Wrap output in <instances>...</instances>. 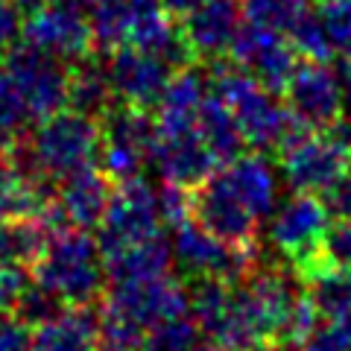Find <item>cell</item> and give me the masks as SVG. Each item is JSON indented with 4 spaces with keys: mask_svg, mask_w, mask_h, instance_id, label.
<instances>
[{
    "mask_svg": "<svg viewBox=\"0 0 351 351\" xmlns=\"http://www.w3.org/2000/svg\"><path fill=\"white\" fill-rule=\"evenodd\" d=\"M64 307H71V304H64L62 295H56L50 287H44V284H38V281H32L27 287V293L21 295L15 316L18 319H24L29 328H38L44 322L56 319Z\"/></svg>",
    "mask_w": 351,
    "mask_h": 351,
    "instance_id": "cell-33",
    "label": "cell"
},
{
    "mask_svg": "<svg viewBox=\"0 0 351 351\" xmlns=\"http://www.w3.org/2000/svg\"><path fill=\"white\" fill-rule=\"evenodd\" d=\"M173 68L164 59L152 56V53L123 44L114 47L112 56L106 62V73L112 82V91L120 103L138 106V108H152L158 106L164 88L173 80Z\"/></svg>",
    "mask_w": 351,
    "mask_h": 351,
    "instance_id": "cell-13",
    "label": "cell"
},
{
    "mask_svg": "<svg viewBox=\"0 0 351 351\" xmlns=\"http://www.w3.org/2000/svg\"><path fill=\"white\" fill-rule=\"evenodd\" d=\"M249 351H276V343H261V346L249 348Z\"/></svg>",
    "mask_w": 351,
    "mask_h": 351,
    "instance_id": "cell-48",
    "label": "cell"
},
{
    "mask_svg": "<svg viewBox=\"0 0 351 351\" xmlns=\"http://www.w3.org/2000/svg\"><path fill=\"white\" fill-rule=\"evenodd\" d=\"M351 167V147L331 129H311L281 152V170L295 193L319 196Z\"/></svg>",
    "mask_w": 351,
    "mask_h": 351,
    "instance_id": "cell-6",
    "label": "cell"
},
{
    "mask_svg": "<svg viewBox=\"0 0 351 351\" xmlns=\"http://www.w3.org/2000/svg\"><path fill=\"white\" fill-rule=\"evenodd\" d=\"M208 82H211V94L234 112L246 147L255 152H284L293 141L311 132V126H304L290 106L278 100V94L267 91L237 62L217 64Z\"/></svg>",
    "mask_w": 351,
    "mask_h": 351,
    "instance_id": "cell-1",
    "label": "cell"
},
{
    "mask_svg": "<svg viewBox=\"0 0 351 351\" xmlns=\"http://www.w3.org/2000/svg\"><path fill=\"white\" fill-rule=\"evenodd\" d=\"M29 284L24 267H0V313H15Z\"/></svg>",
    "mask_w": 351,
    "mask_h": 351,
    "instance_id": "cell-39",
    "label": "cell"
},
{
    "mask_svg": "<svg viewBox=\"0 0 351 351\" xmlns=\"http://www.w3.org/2000/svg\"><path fill=\"white\" fill-rule=\"evenodd\" d=\"M208 88H211L208 76H202L193 68H182L179 73H173V80L167 82L156 106L158 138H176V135L196 132L199 108L208 97Z\"/></svg>",
    "mask_w": 351,
    "mask_h": 351,
    "instance_id": "cell-16",
    "label": "cell"
},
{
    "mask_svg": "<svg viewBox=\"0 0 351 351\" xmlns=\"http://www.w3.org/2000/svg\"><path fill=\"white\" fill-rule=\"evenodd\" d=\"M339 85H343V117L351 120V64L339 71Z\"/></svg>",
    "mask_w": 351,
    "mask_h": 351,
    "instance_id": "cell-45",
    "label": "cell"
},
{
    "mask_svg": "<svg viewBox=\"0 0 351 351\" xmlns=\"http://www.w3.org/2000/svg\"><path fill=\"white\" fill-rule=\"evenodd\" d=\"M50 232L41 219H0V267H36Z\"/></svg>",
    "mask_w": 351,
    "mask_h": 351,
    "instance_id": "cell-26",
    "label": "cell"
},
{
    "mask_svg": "<svg viewBox=\"0 0 351 351\" xmlns=\"http://www.w3.org/2000/svg\"><path fill=\"white\" fill-rule=\"evenodd\" d=\"M199 334L202 328L191 316H179V319L149 328L141 351H199Z\"/></svg>",
    "mask_w": 351,
    "mask_h": 351,
    "instance_id": "cell-31",
    "label": "cell"
},
{
    "mask_svg": "<svg viewBox=\"0 0 351 351\" xmlns=\"http://www.w3.org/2000/svg\"><path fill=\"white\" fill-rule=\"evenodd\" d=\"M290 41H293L295 53H302L307 62H331V56H334L328 32L322 27L319 15H313V12H307L299 24L290 29Z\"/></svg>",
    "mask_w": 351,
    "mask_h": 351,
    "instance_id": "cell-35",
    "label": "cell"
},
{
    "mask_svg": "<svg viewBox=\"0 0 351 351\" xmlns=\"http://www.w3.org/2000/svg\"><path fill=\"white\" fill-rule=\"evenodd\" d=\"M240 15L243 6L237 0H208L191 15H184V36L193 50V56L217 59L232 50V44L240 32Z\"/></svg>",
    "mask_w": 351,
    "mask_h": 351,
    "instance_id": "cell-17",
    "label": "cell"
},
{
    "mask_svg": "<svg viewBox=\"0 0 351 351\" xmlns=\"http://www.w3.org/2000/svg\"><path fill=\"white\" fill-rule=\"evenodd\" d=\"M9 149H12V138L6 132H0V164L9 161Z\"/></svg>",
    "mask_w": 351,
    "mask_h": 351,
    "instance_id": "cell-46",
    "label": "cell"
},
{
    "mask_svg": "<svg viewBox=\"0 0 351 351\" xmlns=\"http://www.w3.org/2000/svg\"><path fill=\"white\" fill-rule=\"evenodd\" d=\"M6 71L18 82L32 117H53L68 108L71 100V71L50 53L36 50L32 44H18L6 56Z\"/></svg>",
    "mask_w": 351,
    "mask_h": 351,
    "instance_id": "cell-7",
    "label": "cell"
},
{
    "mask_svg": "<svg viewBox=\"0 0 351 351\" xmlns=\"http://www.w3.org/2000/svg\"><path fill=\"white\" fill-rule=\"evenodd\" d=\"M132 47H141L158 56L170 64V68H184L191 59H193V50L188 44V36H184L182 27H176L170 15L164 9L149 6L144 12L138 15V21L132 24V32H129V41Z\"/></svg>",
    "mask_w": 351,
    "mask_h": 351,
    "instance_id": "cell-21",
    "label": "cell"
},
{
    "mask_svg": "<svg viewBox=\"0 0 351 351\" xmlns=\"http://www.w3.org/2000/svg\"><path fill=\"white\" fill-rule=\"evenodd\" d=\"M147 328L100 307V351H141Z\"/></svg>",
    "mask_w": 351,
    "mask_h": 351,
    "instance_id": "cell-32",
    "label": "cell"
},
{
    "mask_svg": "<svg viewBox=\"0 0 351 351\" xmlns=\"http://www.w3.org/2000/svg\"><path fill=\"white\" fill-rule=\"evenodd\" d=\"M0 351H32V331L15 313H0Z\"/></svg>",
    "mask_w": 351,
    "mask_h": 351,
    "instance_id": "cell-41",
    "label": "cell"
},
{
    "mask_svg": "<svg viewBox=\"0 0 351 351\" xmlns=\"http://www.w3.org/2000/svg\"><path fill=\"white\" fill-rule=\"evenodd\" d=\"M149 6H156V0H82V9L91 21L94 41L106 50L123 47L129 41L132 24Z\"/></svg>",
    "mask_w": 351,
    "mask_h": 351,
    "instance_id": "cell-24",
    "label": "cell"
},
{
    "mask_svg": "<svg viewBox=\"0 0 351 351\" xmlns=\"http://www.w3.org/2000/svg\"><path fill=\"white\" fill-rule=\"evenodd\" d=\"M158 211H161V223L173 228L184 223V219H191V191L164 182V188L158 191Z\"/></svg>",
    "mask_w": 351,
    "mask_h": 351,
    "instance_id": "cell-38",
    "label": "cell"
},
{
    "mask_svg": "<svg viewBox=\"0 0 351 351\" xmlns=\"http://www.w3.org/2000/svg\"><path fill=\"white\" fill-rule=\"evenodd\" d=\"M24 41L62 62H82L88 59L94 32L80 3L53 0L32 9V15L24 21Z\"/></svg>",
    "mask_w": 351,
    "mask_h": 351,
    "instance_id": "cell-11",
    "label": "cell"
},
{
    "mask_svg": "<svg viewBox=\"0 0 351 351\" xmlns=\"http://www.w3.org/2000/svg\"><path fill=\"white\" fill-rule=\"evenodd\" d=\"M12 3H18L21 9H38L44 0H12Z\"/></svg>",
    "mask_w": 351,
    "mask_h": 351,
    "instance_id": "cell-47",
    "label": "cell"
},
{
    "mask_svg": "<svg viewBox=\"0 0 351 351\" xmlns=\"http://www.w3.org/2000/svg\"><path fill=\"white\" fill-rule=\"evenodd\" d=\"M32 351H100V313L91 304L64 307L56 319L32 328Z\"/></svg>",
    "mask_w": 351,
    "mask_h": 351,
    "instance_id": "cell-20",
    "label": "cell"
},
{
    "mask_svg": "<svg viewBox=\"0 0 351 351\" xmlns=\"http://www.w3.org/2000/svg\"><path fill=\"white\" fill-rule=\"evenodd\" d=\"M32 281L50 287L71 307L94 304L103 299L108 281L100 240L88 234V228H64L50 234L41 258L32 267Z\"/></svg>",
    "mask_w": 351,
    "mask_h": 351,
    "instance_id": "cell-2",
    "label": "cell"
},
{
    "mask_svg": "<svg viewBox=\"0 0 351 351\" xmlns=\"http://www.w3.org/2000/svg\"><path fill=\"white\" fill-rule=\"evenodd\" d=\"M196 132L202 135V141L217 156L219 164H232L234 158L243 156V147H246L243 132H240V126H237L234 112L219 100V97H214V94L205 97V103L199 108Z\"/></svg>",
    "mask_w": 351,
    "mask_h": 351,
    "instance_id": "cell-25",
    "label": "cell"
},
{
    "mask_svg": "<svg viewBox=\"0 0 351 351\" xmlns=\"http://www.w3.org/2000/svg\"><path fill=\"white\" fill-rule=\"evenodd\" d=\"M307 346H313L316 351H351V311L328 316V322L319 325V331Z\"/></svg>",
    "mask_w": 351,
    "mask_h": 351,
    "instance_id": "cell-37",
    "label": "cell"
},
{
    "mask_svg": "<svg viewBox=\"0 0 351 351\" xmlns=\"http://www.w3.org/2000/svg\"><path fill=\"white\" fill-rule=\"evenodd\" d=\"M307 12H311L307 0H243V15L249 24L276 32H290Z\"/></svg>",
    "mask_w": 351,
    "mask_h": 351,
    "instance_id": "cell-30",
    "label": "cell"
},
{
    "mask_svg": "<svg viewBox=\"0 0 351 351\" xmlns=\"http://www.w3.org/2000/svg\"><path fill=\"white\" fill-rule=\"evenodd\" d=\"M103 126L97 117H88L73 108L44 117L29 138V147L36 152L41 176L50 179H64L100 158Z\"/></svg>",
    "mask_w": 351,
    "mask_h": 351,
    "instance_id": "cell-4",
    "label": "cell"
},
{
    "mask_svg": "<svg viewBox=\"0 0 351 351\" xmlns=\"http://www.w3.org/2000/svg\"><path fill=\"white\" fill-rule=\"evenodd\" d=\"M56 199L50 176L27 179L9 164H0V219H38Z\"/></svg>",
    "mask_w": 351,
    "mask_h": 351,
    "instance_id": "cell-22",
    "label": "cell"
},
{
    "mask_svg": "<svg viewBox=\"0 0 351 351\" xmlns=\"http://www.w3.org/2000/svg\"><path fill=\"white\" fill-rule=\"evenodd\" d=\"M112 97H114V91H112V82H108L106 68L82 59L80 68L71 71V100H68V108L100 120L108 108H112Z\"/></svg>",
    "mask_w": 351,
    "mask_h": 351,
    "instance_id": "cell-27",
    "label": "cell"
},
{
    "mask_svg": "<svg viewBox=\"0 0 351 351\" xmlns=\"http://www.w3.org/2000/svg\"><path fill=\"white\" fill-rule=\"evenodd\" d=\"M232 56L243 71H249L255 80L272 94H284L293 80L295 68V47L276 29L246 24L240 27L237 38L232 44Z\"/></svg>",
    "mask_w": 351,
    "mask_h": 351,
    "instance_id": "cell-12",
    "label": "cell"
},
{
    "mask_svg": "<svg viewBox=\"0 0 351 351\" xmlns=\"http://www.w3.org/2000/svg\"><path fill=\"white\" fill-rule=\"evenodd\" d=\"M191 217L228 246H255L258 240L261 219L228 184L223 170L191 191Z\"/></svg>",
    "mask_w": 351,
    "mask_h": 351,
    "instance_id": "cell-8",
    "label": "cell"
},
{
    "mask_svg": "<svg viewBox=\"0 0 351 351\" xmlns=\"http://www.w3.org/2000/svg\"><path fill=\"white\" fill-rule=\"evenodd\" d=\"M24 32L21 24V6L12 0H0V50L12 47V41Z\"/></svg>",
    "mask_w": 351,
    "mask_h": 351,
    "instance_id": "cell-43",
    "label": "cell"
},
{
    "mask_svg": "<svg viewBox=\"0 0 351 351\" xmlns=\"http://www.w3.org/2000/svg\"><path fill=\"white\" fill-rule=\"evenodd\" d=\"M295 351H316V348H313V346H299Z\"/></svg>",
    "mask_w": 351,
    "mask_h": 351,
    "instance_id": "cell-49",
    "label": "cell"
},
{
    "mask_svg": "<svg viewBox=\"0 0 351 351\" xmlns=\"http://www.w3.org/2000/svg\"><path fill=\"white\" fill-rule=\"evenodd\" d=\"M29 117V106L18 82L9 76V71H0V132H18Z\"/></svg>",
    "mask_w": 351,
    "mask_h": 351,
    "instance_id": "cell-36",
    "label": "cell"
},
{
    "mask_svg": "<svg viewBox=\"0 0 351 351\" xmlns=\"http://www.w3.org/2000/svg\"><path fill=\"white\" fill-rule=\"evenodd\" d=\"M62 188H59V205L62 211L68 214L71 226L76 228H100L103 217L108 211V202H112V179L97 167V164H91V167H82L76 170L71 176H64Z\"/></svg>",
    "mask_w": 351,
    "mask_h": 351,
    "instance_id": "cell-18",
    "label": "cell"
},
{
    "mask_svg": "<svg viewBox=\"0 0 351 351\" xmlns=\"http://www.w3.org/2000/svg\"><path fill=\"white\" fill-rule=\"evenodd\" d=\"M152 164L161 173L164 182L179 184V188H199L217 173V156L202 141L199 132H188V135L176 138H158L156 149H152Z\"/></svg>",
    "mask_w": 351,
    "mask_h": 351,
    "instance_id": "cell-15",
    "label": "cell"
},
{
    "mask_svg": "<svg viewBox=\"0 0 351 351\" xmlns=\"http://www.w3.org/2000/svg\"><path fill=\"white\" fill-rule=\"evenodd\" d=\"M103 263H106V276L112 284L164 278L173 263V243L158 232L152 237L138 240V243L108 252V255H103Z\"/></svg>",
    "mask_w": 351,
    "mask_h": 351,
    "instance_id": "cell-19",
    "label": "cell"
},
{
    "mask_svg": "<svg viewBox=\"0 0 351 351\" xmlns=\"http://www.w3.org/2000/svg\"><path fill=\"white\" fill-rule=\"evenodd\" d=\"M173 261L188 278L217 276L240 284L255 272V246H228L191 217L173 228Z\"/></svg>",
    "mask_w": 351,
    "mask_h": 351,
    "instance_id": "cell-5",
    "label": "cell"
},
{
    "mask_svg": "<svg viewBox=\"0 0 351 351\" xmlns=\"http://www.w3.org/2000/svg\"><path fill=\"white\" fill-rule=\"evenodd\" d=\"M193 281L196 284L191 287V316L202 328V334L211 337L214 328L223 322L228 304H232L234 284H228L226 278H217V276H202Z\"/></svg>",
    "mask_w": 351,
    "mask_h": 351,
    "instance_id": "cell-28",
    "label": "cell"
},
{
    "mask_svg": "<svg viewBox=\"0 0 351 351\" xmlns=\"http://www.w3.org/2000/svg\"><path fill=\"white\" fill-rule=\"evenodd\" d=\"M161 228V211H158V191L141 179H129L114 184L112 202L100 223V249L103 255L120 246L138 243L144 237L158 234Z\"/></svg>",
    "mask_w": 351,
    "mask_h": 351,
    "instance_id": "cell-10",
    "label": "cell"
},
{
    "mask_svg": "<svg viewBox=\"0 0 351 351\" xmlns=\"http://www.w3.org/2000/svg\"><path fill=\"white\" fill-rule=\"evenodd\" d=\"M325 255L334 267H351V217L331 223L325 234Z\"/></svg>",
    "mask_w": 351,
    "mask_h": 351,
    "instance_id": "cell-40",
    "label": "cell"
},
{
    "mask_svg": "<svg viewBox=\"0 0 351 351\" xmlns=\"http://www.w3.org/2000/svg\"><path fill=\"white\" fill-rule=\"evenodd\" d=\"M287 106L311 129H328L343 117V85L328 62H304L287 85Z\"/></svg>",
    "mask_w": 351,
    "mask_h": 351,
    "instance_id": "cell-14",
    "label": "cell"
},
{
    "mask_svg": "<svg viewBox=\"0 0 351 351\" xmlns=\"http://www.w3.org/2000/svg\"><path fill=\"white\" fill-rule=\"evenodd\" d=\"M202 3H208V0H161V6L173 15H191L193 9H199Z\"/></svg>",
    "mask_w": 351,
    "mask_h": 351,
    "instance_id": "cell-44",
    "label": "cell"
},
{
    "mask_svg": "<svg viewBox=\"0 0 351 351\" xmlns=\"http://www.w3.org/2000/svg\"><path fill=\"white\" fill-rule=\"evenodd\" d=\"M316 15L322 21L334 53L351 62V0H319Z\"/></svg>",
    "mask_w": 351,
    "mask_h": 351,
    "instance_id": "cell-34",
    "label": "cell"
},
{
    "mask_svg": "<svg viewBox=\"0 0 351 351\" xmlns=\"http://www.w3.org/2000/svg\"><path fill=\"white\" fill-rule=\"evenodd\" d=\"M328 228H331V214L313 193H295L278 208L269 237L287 255L299 281H311L328 267H334L331 258L325 255Z\"/></svg>",
    "mask_w": 351,
    "mask_h": 351,
    "instance_id": "cell-3",
    "label": "cell"
},
{
    "mask_svg": "<svg viewBox=\"0 0 351 351\" xmlns=\"http://www.w3.org/2000/svg\"><path fill=\"white\" fill-rule=\"evenodd\" d=\"M223 176L237 191L240 199L255 211L258 219L276 211V173H272L269 161L261 152L258 156H240L232 164H226Z\"/></svg>",
    "mask_w": 351,
    "mask_h": 351,
    "instance_id": "cell-23",
    "label": "cell"
},
{
    "mask_svg": "<svg viewBox=\"0 0 351 351\" xmlns=\"http://www.w3.org/2000/svg\"><path fill=\"white\" fill-rule=\"evenodd\" d=\"M319 199H322V205L328 208L331 219H346V217H351V173L339 176V179L331 184V188L319 193Z\"/></svg>",
    "mask_w": 351,
    "mask_h": 351,
    "instance_id": "cell-42",
    "label": "cell"
},
{
    "mask_svg": "<svg viewBox=\"0 0 351 351\" xmlns=\"http://www.w3.org/2000/svg\"><path fill=\"white\" fill-rule=\"evenodd\" d=\"M307 295L322 316H339L351 311V267H328L307 281Z\"/></svg>",
    "mask_w": 351,
    "mask_h": 351,
    "instance_id": "cell-29",
    "label": "cell"
},
{
    "mask_svg": "<svg viewBox=\"0 0 351 351\" xmlns=\"http://www.w3.org/2000/svg\"><path fill=\"white\" fill-rule=\"evenodd\" d=\"M103 311L120 313L149 331V328L161 322L188 316L191 290L167 276L152 281H123V284H112V290L103 293Z\"/></svg>",
    "mask_w": 351,
    "mask_h": 351,
    "instance_id": "cell-9",
    "label": "cell"
}]
</instances>
